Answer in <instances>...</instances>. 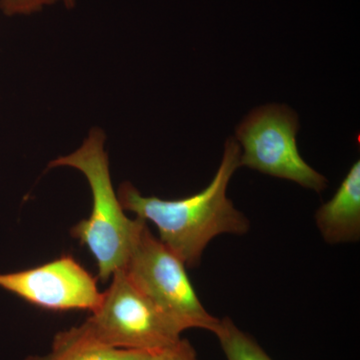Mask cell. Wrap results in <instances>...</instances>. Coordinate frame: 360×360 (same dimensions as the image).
Listing matches in <instances>:
<instances>
[{"instance_id": "6da1fadb", "label": "cell", "mask_w": 360, "mask_h": 360, "mask_svg": "<svg viewBox=\"0 0 360 360\" xmlns=\"http://www.w3.org/2000/svg\"><path fill=\"white\" fill-rule=\"evenodd\" d=\"M240 146L233 137L225 143L224 158L217 174L200 193L180 200L143 196L131 184L118 188L123 210L155 224L160 239L186 267L200 264L206 246L220 234L243 236L250 224L226 196L232 175L240 167Z\"/></svg>"}, {"instance_id": "7a4b0ae2", "label": "cell", "mask_w": 360, "mask_h": 360, "mask_svg": "<svg viewBox=\"0 0 360 360\" xmlns=\"http://www.w3.org/2000/svg\"><path fill=\"white\" fill-rule=\"evenodd\" d=\"M106 135L94 127L75 153L59 156L49 167H68L84 174L92 194L89 219L78 222L71 234L89 248L96 259L99 281H108L115 272L123 269L129 259L135 236L143 220L129 219L113 188L110 160L104 149Z\"/></svg>"}, {"instance_id": "3957f363", "label": "cell", "mask_w": 360, "mask_h": 360, "mask_svg": "<svg viewBox=\"0 0 360 360\" xmlns=\"http://www.w3.org/2000/svg\"><path fill=\"white\" fill-rule=\"evenodd\" d=\"M142 295L182 330L205 329L214 333L220 319L207 311L186 272V265L149 231L143 221L122 269Z\"/></svg>"}, {"instance_id": "277c9868", "label": "cell", "mask_w": 360, "mask_h": 360, "mask_svg": "<svg viewBox=\"0 0 360 360\" xmlns=\"http://www.w3.org/2000/svg\"><path fill=\"white\" fill-rule=\"evenodd\" d=\"M101 303L82 326L97 340L120 349L155 352L181 340V328L130 283L113 274Z\"/></svg>"}, {"instance_id": "5b68a950", "label": "cell", "mask_w": 360, "mask_h": 360, "mask_svg": "<svg viewBox=\"0 0 360 360\" xmlns=\"http://www.w3.org/2000/svg\"><path fill=\"white\" fill-rule=\"evenodd\" d=\"M298 117L288 106L269 104L251 111L236 129L240 167L291 180L321 193L328 180L305 162L296 144Z\"/></svg>"}, {"instance_id": "8992f818", "label": "cell", "mask_w": 360, "mask_h": 360, "mask_svg": "<svg viewBox=\"0 0 360 360\" xmlns=\"http://www.w3.org/2000/svg\"><path fill=\"white\" fill-rule=\"evenodd\" d=\"M0 288L28 303L53 311H94L103 292L75 258L65 255L33 269L0 274Z\"/></svg>"}, {"instance_id": "52a82bcc", "label": "cell", "mask_w": 360, "mask_h": 360, "mask_svg": "<svg viewBox=\"0 0 360 360\" xmlns=\"http://www.w3.org/2000/svg\"><path fill=\"white\" fill-rule=\"evenodd\" d=\"M315 222L322 238L330 245L359 240V160L350 167L333 198L317 210Z\"/></svg>"}, {"instance_id": "ba28073f", "label": "cell", "mask_w": 360, "mask_h": 360, "mask_svg": "<svg viewBox=\"0 0 360 360\" xmlns=\"http://www.w3.org/2000/svg\"><path fill=\"white\" fill-rule=\"evenodd\" d=\"M149 352L120 349L104 345L79 326L60 331L52 341L51 352L25 360H146Z\"/></svg>"}, {"instance_id": "9c48e42d", "label": "cell", "mask_w": 360, "mask_h": 360, "mask_svg": "<svg viewBox=\"0 0 360 360\" xmlns=\"http://www.w3.org/2000/svg\"><path fill=\"white\" fill-rule=\"evenodd\" d=\"M214 335L227 360H272L257 341L240 330L229 317L220 319Z\"/></svg>"}, {"instance_id": "30bf717a", "label": "cell", "mask_w": 360, "mask_h": 360, "mask_svg": "<svg viewBox=\"0 0 360 360\" xmlns=\"http://www.w3.org/2000/svg\"><path fill=\"white\" fill-rule=\"evenodd\" d=\"M61 0H0V11L6 16L30 15Z\"/></svg>"}, {"instance_id": "8fae6325", "label": "cell", "mask_w": 360, "mask_h": 360, "mask_svg": "<svg viewBox=\"0 0 360 360\" xmlns=\"http://www.w3.org/2000/svg\"><path fill=\"white\" fill-rule=\"evenodd\" d=\"M146 360H198L196 352L188 340H180L172 347L151 352Z\"/></svg>"}, {"instance_id": "7c38bea8", "label": "cell", "mask_w": 360, "mask_h": 360, "mask_svg": "<svg viewBox=\"0 0 360 360\" xmlns=\"http://www.w3.org/2000/svg\"><path fill=\"white\" fill-rule=\"evenodd\" d=\"M65 4L66 8L71 9L73 7H75V4H77V0H61Z\"/></svg>"}]
</instances>
